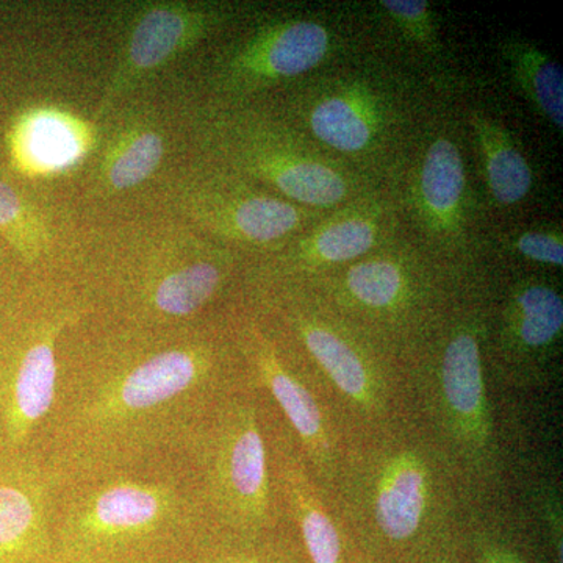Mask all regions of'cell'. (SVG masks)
I'll return each mask as SVG.
<instances>
[{
  "mask_svg": "<svg viewBox=\"0 0 563 563\" xmlns=\"http://www.w3.org/2000/svg\"><path fill=\"white\" fill-rule=\"evenodd\" d=\"M299 335L314 362L344 396L363 409L376 406L379 395L376 376L346 339L313 321L299 322Z\"/></svg>",
  "mask_w": 563,
  "mask_h": 563,
  "instance_id": "e0dca14e",
  "label": "cell"
},
{
  "mask_svg": "<svg viewBox=\"0 0 563 563\" xmlns=\"http://www.w3.org/2000/svg\"><path fill=\"white\" fill-rule=\"evenodd\" d=\"M444 415L463 443L484 450L490 440V413L485 390L479 340L472 329L455 333L440 366Z\"/></svg>",
  "mask_w": 563,
  "mask_h": 563,
  "instance_id": "9c48e42d",
  "label": "cell"
},
{
  "mask_svg": "<svg viewBox=\"0 0 563 563\" xmlns=\"http://www.w3.org/2000/svg\"><path fill=\"white\" fill-rule=\"evenodd\" d=\"M474 133L483 152L485 179L493 199L501 206L523 201L532 188V169L515 146L509 133L488 118L473 120Z\"/></svg>",
  "mask_w": 563,
  "mask_h": 563,
  "instance_id": "ac0fdd59",
  "label": "cell"
},
{
  "mask_svg": "<svg viewBox=\"0 0 563 563\" xmlns=\"http://www.w3.org/2000/svg\"><path fill=\"white\" fill-rule=\"evenodd\" d=\"M0 563H55L43 503L22 485L0 484Z\"/></svg>",
  "mask_w": 563,
  "mask_h": 563,
  "instance_id": "5bb4252c",
  "label": "cell"
},
{
  "mask_svg": "<svg viewBox=\"0 0 563 563\" xmlns=\"http://www.w3.org/2000/svg\"><path fill=\"white\" fill-rule=\"evenodd\" d=\"M380 5L412 40L432 43L433 24L431 7L422 0H383Z\"/></svg>",
  "mask_w": 563,
  "mask_h": 563,
  "instance_id": "484cf974",
  "label": "cell"
},
{
  "mask_svg": "<svg viewBox=\"0 0 563 563\" xmlns=\"http://www.w3.org/2000/svg\"><path fill=\"white\" fill-rule=\"evenodd\" d=\"M58 332L60 325H52L33 340L11 374L3 402L11 443H24L55 401L58 376L55 340Z\"/></svg>",
  "mask_w": 563,
  "mask_h": 563,
  "instance_id": "8fae6325",
  "label": "cell"
},
{
  "mask_svg": "<svg viewBox=\"0 0 563 563\" xmlns=\"http://www.w3.org/2000/svg\"><path fill=\"white\" fill-rule=\"evenodd\" d=\"M173 199L192 221L235 242H277L301 224L299 210L284 199L252 192L214 190L198 177L177 180Z\"/></svg>",
  "mask_w": 563,
  "mask_h": 563,
  "instance_id": "8992f818",
  "label": "cell"
},
{
  "mask_svg": "<svg viewBox=\"0 0 563 563\" xmlns=\"http://www.w3.org/2000/svg\"><path fill=\"white\" fill-rule=\"evenodd\" d=\"M228 18V10L209 3H141L133 13L96 118L102 120L141 81L209 38Z\"/></svg>",
  "mask_w": 563,
  "mask_h": 563,
  "instance_id": "3957f363",
  "label": "cell"
},
{
  "mask_svg": "<svg viewBox=\"0 0 563 563\" xmlns=\"http://www.w3.org/2000/svg\"><path fill=\"white\" fill-rule=\"evenodd\" d=\"M221 282L220 266L214 263H187L154 282L150 288V303L163 317H190L213 298Z\"/></svg>",
  "mask_w": 563,
  "mask_h": 563,
  "instance_id": "44dd1931",
  "label": "cell"
},
{
  "mask_svg": "<svg viewBox=\"0 0 563 563\" xmlns=\"http://www.w3.org/2000/svg\"><path fill=\"white\" fill-rule=\"evenodd\" d=\"M515 247L529 261L562 268L563 243L561 233H523V235L518 236Z\"/></svg>",
  "mask_w": 563,
  "mask_h": 563,
  "instance_id": "4316f807",
  "label": "cell"
},
{
  "mask_svg": "<svg viewBox=\"0 0 563 563\" xmlns=\"http://www.w3.org/2000/svg\"><path fill=\"white\" fill-rule=\"evenodd\" d=\"M344 290L358 306L390 310L406 299L409 277L398 262L369 258L351 266L344 277Z\"/></svg>",
  "mask_w": 563,
  "mask_h": 563,
  "instance_id": "603a6c76",
  "label": "cell"
},
{
  "mask_svg": "<svg viewBox=\"0 0 563 563\" xmlns=\"http://www.w3.org/2000/svg\"><path fill=\"white\" fill-rule=\"evenodd\" d=\"M211 368L203 347L176 346L152 352L96 384L81 417L102 431L177 409L206 384Z\"/></svg>",
  "mask_w": 563,
  "mask_h": 563,
  "instance_id": "7a4b0ae2",
  "label": "cell"
},
{
  "mask_svg": "<svg viewBox=\"0 0 563 563\" xmlns=\"http://www.w3.org/2000/svg\"><path fill=\"white\" fill-rule=\"evenodd\" d=\"M180 509L179 496L163 484L103 485L63 521L55 563H157L179 536Z\"/></svg>",
  "mask_w": 563,
  "mask_h": 563,
  "instance_id": "6da1fadb",
  "label": "cell"
},
{
  "mask_svg": "<svg viewBox=\"0 0 563 563\" xmlns=\"http://www.w3.org/2000/svg\"><path fill=\"white\" fill-rule=\"evenodd\" d=\"M287 487L310 562L342 563V540L332 518L291 472L287 476Z\"/></svg>",
  "mask_w": 563,
  "mask_h": 563,
  "instance_id": "cb8c5ba5",
  "label": "cell"
},
{
  "mask_svg": "<svg viewBox=\"0 0 563 563\" xmlns=\"http://www.w3.org/2000/svg\"><path fill=\"white\" fill-rule=\"evenodd\" d=\"M174 563H287L279 554L266 551H233V553L203 554Z\"/></svg>",
  "mask_w": 563,
  "mask_h": 563,
  "instance_id": "83f0119b",
  "label": "cell"
},
{
  "mask_svg": "<svg viewBox=\"0 0 563 563\" xmlns=\"http://www.w3.org/2000/svg\"><path fill=\"white\" fill-rule=\"evenodd\" d=\"M563 331V301L548 285H523L512 296L509 332L515 344L528 352L550 350Z\"/></svg>",
  "mask_w": 563,
  "mask_h": 563,
  "instance_id": "ffe728a7",
  "label": "cell"
},
{
  "mask_svg": "<svg viewBox=\"0 0 563 563\" xmlns=\"http://www.w3.org/2000/svg\"><path fill=\"white\" fill-rule=\"evenodd\" d=\"M310 131L340 152H361L376 139L380 111L376 99L363 88H347L314 103Z\"/></svg>",
  "mask_w": 563,
  "mask_h": 563,
  "instance_id": "2e32d148",
  "label": "cell"
},
{
  "mask_svg": "<svg viewBox=\"0 0 563 563\" xmlns=\"http://www.w3.org/2000/svg\"><path fill=\"white\" fill-rule=\"evenodd\" d=\"M329 47L328 29L318 22H268L218 58L213 87L222 95H254L317 68Z\"/></svg>",
  "mask_w": 563,
  "mask_h": 563,
  "instance_id": "5b68a950",
  "label": "cell"
},
{
  "mask_svg": "<svg viewBox=\"0 0 563 563\" xmlns=\"http://www.w3.org/2000/svg\"><path fill=\"white\" fill-rule=\"evenodd\" d=\"M429 472L420 454L402 451L384 463L374 485L377 528L393 543L409 542L421 531L429 510Z\"/></svg>",
  "mask_w": 563,
  "mask_h": 563,
  "instance_id": "30bf717a",
  "label": "cell"
},
{
  "mask_svg": "<svg viewBox=\"0 0 563 563\" xmlns=\"http://www.w3.org/2000/svg\"><path fill=\"white\" fill-rule=\"evenodd\" d=\"M214 433L209 453L211 493L235 528L258 531L268 521L269 472L255 410L232 407Z\"/></svg>",
  "mask_w": 563,
  "mask_h": 563,
  "instance_id": "277c9868",
  "label": "cell"
},
{
  "mask_svg": "<svg viewBox=\"0 0 563 563\" xmlns=\"http://www.w3.org/2000/svg\"><path fill=\"white\" fill-rule=\"evenodd\" d=\"M377 224L366 214H350L325 222L301 246L302 262L309 265H336L366 254L376 243Z\"/></svg>",
  "mask_w": 563,
  "mask_h": 563,
  "instance_id": "7402d4cb",
  "label": "cell"
},
{
  "mask_svg": "<svg viewBox=\"0 0 563 563\" xmlns=\"http://www.w3.org/2000/svg\"><path fill=\"white\" fill-rule=\"evenodd\" d=\"M87 122L58 107L24 111L10 133L11 158L22 173L52 176L74 168L91 150Z\"/></svg>",
  "mask_w": 563,
  "mask_h": 563,
  "instance_id": "ba28073f",
  "label": "cell"
},
{
  "mask_svg": "<svg viewBox=\"0 0 563 563\" xmlns=\"http://www.w3.org/2000/svg\"><path fill=\"white\" fill-rule=\"evenodd\" d=\"M465 166L453 141H433L426 152L418 184L422 218L435 232L457 231L465 198Z\"/></svg>",
  "mask_w": 563,
  "mask_h": 563,
  "instance_id": "9a60e30c",
  "label": "cell"
},
{
  "mask_svg": "<svg viewBox=\"0 0 563 563\" xmlns=\"http://www.w3.org/2000/svg\"><path fill=\"white\" fill-rule=\"evenodd\" d=\"M0 233L29 262L46 250V225L20 192L3 180H0Z\"/></svg>",
  "mask_w": 563,
  "mask_h": 563,
  "instance_id": "d4e9b609",
  "label": "cell"
},
{
  "mask_svg": "<svg viewBox=\"0 0 563 563\" xmlns=\"http://www.w3.org/2000/svg\"><path fill=\"white\" fill-rule=\"evenodd\" d=\"M225 151L236 168L272 185L292 201L328 209L346 198L347 185L342 174L324 163L284 150L266 136L236 133L225 144Z\"/></svg>",
  "mask_w": 563,
  "mask_h": 563,
  "instance_id": "52a82bcc",
  "label": "cell"
},
{
  "mask_svg": "<svg viewBox=\"0 0 563 563\" xmlns=\"http://www.w3.org/2000/svg\"><path fill=\"white\" fill-rule=\"evenodd\" d=\"M165 139L154 122L125 121L107 141L98 166L106 195L132 190L154 176L165 157Z\"/></svg>",
  "mask_w": 563,
  "mask_h": 563,
  "instance_id": "4fadbf2b",
  "label": "cell"
},
{
  "mask_svg": "<svg viewBox=\"0 0 563 563\" xmlns=\"http://www.w3.org/2000/svg\"><path fill=\"white\" fill-rule=\"evenodd\" d=\"M250 357L262 383L284 410L309 454L314 461L328 462L331 457V443L325 432L324 418L313 396L285 368L272 343L258 332H252Z\"/></svg>",
  "mask_w": 563,
  "mask_h": 563,
  "instance_id": "7c38bea8",
  "label": "cell"
},
{
  "mask_svg": "<svg viewBox=\"0 0 563 563\" xmlns=\"http://www.w3.org/2000/svg\"><path fill=\"white\" fill-rule=\"evenodd\" d=\"M476 563H528L523 555L499 540L479 537L474 547Z\"/></svg>",
  "mask_w": 563,
  "mask_h": 563,
  "instance_id": "f1b7e54d",
  "label": "cell"
},
{
  "mask_svg": "<svg viewBox=\"0 0 563 563\" xmlns=\"http://www.w3.org/2000/svg\"><path fill=\"white\" fill-rule=\"evenodd\" d=\"M515 84L558 131H563V70L558 62L536 44L514 40L504 44Z\"/></svg>",
  "mask_w": 563,
  "mask_h": 563,
  "instance_id": "d6986e66",
  "label": "cell"
}]
</instances>
